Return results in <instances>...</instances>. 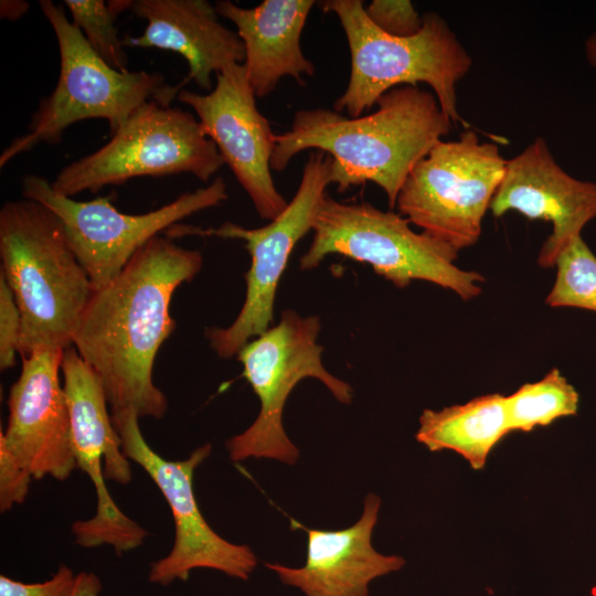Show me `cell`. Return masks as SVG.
I'll return each mask as SVG.
<instances>
[{"label": "cell", "instance_id": "cell-1", "mask_svg": "<svg viewBox=\"0 0 596 596\" xmlns=\"http://www.w3.org/2000/svg\"><path fill=\"white\" fill-rule=\"evenodd\" d=\"M200 251L157 235L123 270L93 289L73 337V347L99 376L110 412L132 409L139 418H162L164 393L153 382L157 353L172 334L174 291L201 270Z\"/></svg>", "mask_w": 596, "mask_h": 596}, {"label": "cell", "instance_id": "cell-2", "mask_svg": "<svg viewBox=\"0 0 596 596\" xmlns=\"http://www.w3.org/2000/svg\"><path fill=\"white\" fill-rule=\"evenodd\" d=\"M376 105L355 118L328 108L296 111L290 129L275 136L272 170L283 171L296 155L316 149L330 156L338 192L373 182L393 209L412 169L454 124L434 93L418 86L392 88Z\"/></svg>", "mask_w": 596, "mask_h": 596}, {"label": "cell", "instance_id": "cell-3", "mask_svg": "<svg viewBox=\"0 0 596 596\" xmlns=\"http://www.w3.org/2000/svg\"><path fill=\"white\" fill-rule=\"evenodd\" d=\"M0 258L22 318L19 355L73 345L93 285L57 215L26 198L7 201L0 209Z\"/></svg>", "mask_w": 596, "mask_h": 596}, {"label": "cell", "instance_id": "cell-4", "mask_svg": "<svg viewBox=\"0 0 596 596\" xmlns=\"http://www.w3.org/2000/svg\"><path fill=\"white\" fill-rule=\"evenodd\" d=\"M319 6L338 17L351 56L349 83L334 102L336 111L360 117L392 88L426 83L451 123L468 129L458 111L456 85L470 71L472 60L439 14L426 12L418 33L397 38L370 21L361 0H327Z\"/></svg>", "mask_w": 596, "mask_h": 596}, {"label": "cell", "instance_id": "cell-5", "mask_svg": "<svg viewBox=\"0 0 596 596\" xmlns=\"http://www.w3.org/2000/svg\"><path fill=\"white\" fill-rule=\"evenodd\" d=\"M39 6L56 38L60 75L51 94L40 100L28 131L1 152L0 168L39 143H58L63 132L82 120L105 119L113 135L146 102L170 105L179 93L159 73L110 67L66 18L61 4L40 0Z\"/></svg>", "mask_w": 596, "mask_h": 596}, {"label": "cell", "instance_id": "cell-6", "mask_svg": "<svg viewBox=\"0 0 596 596\" xmlns=\"http://www.w3.org/2000/svg\"><path fill=\"white\" fill-rule=\"evenodd\" d=\"M409 221L370 203H343L328 194L319 207L308 251L300 268H316L324 257L339 254L366 263L397 288L425 280L458 295L478 297L485 277L455 265L459 251L426 233H416Z\"/></svg>", "mask_w": 596, "mask_h": 596}, {"label": "cell", "instance_id": "cell-7", "mask_svg": "<svg viewBox=\"0 0 596 596\" xmlns=\"http://www.w3.org/2000/svg\"><path fill=\"white\" fill-rule=\"evenodd\" d=\"M223 164L215 143L193 114L148 100L108 142L65 166L51 187L57 194L73 198L138 177L191 173L205 182Z\"/></svg>", "mask_w": 596, "mask_h": 596}, {"label": "cell", "instance_id": "cell-8", "mask_svg": "<svg viewBox=\"0 0 596 596\" xmlns=\"http://www.w3.org/2000/svg\"><path fill=\"white\" fill-rule=\"evenodd\" d=\"M318 316H300L284 310L277 324L248 341L237 353L243 376L259 398L260 409L254 423L226 441L230 458H272L289 465L299 457V449L285 433L283 412L297 384L307 377L322 382L343 404H351L353 391L322 364V347L317 342Z\"/></svg>", "mask_w": 596, "mask_h": 596}, {"label": "cell", "instance_id": "cell-9", "mask_svg": "<svg viewBox=\"0 0 596 596\" xmlns=\"http://www.w3.org/2000/svg\"><path fill=\"white\" fill-rule=\"evenodd\" d=\"M331 158L312 152L304 166L299 187L284 211L269 224L246 228L225 222L219 227L201 228L175 224L166 231L170 238L216 236L241 240L251 255L245 274V301L235 320L225 328L212 327L205 337L221 359H231L252 339L272 327L278 283L296 244L312 230L326 189L331 184Z\"/></svg>", "mask_w": 596, "mask_h": 596}, {"label": "cell", "instance_id": "cell-10", "mask_svg": "<svg viewBox=\"0 0 596 596\" xmlns=\"http://www.w3.org/2000/svg\"><path fill=\"white\" fill-rule=\"evenodd\" d=\"M507 161L493 142L466 129L440 140L412 169L396 207L402 216L457 251L475 245L503 179Z\"/></svg>", "mask_w": 596, "mask_h": 596}, {"label": "cell", "instance_id": "cell-11", "mask_svg": "<svg viewBox=\"0 0 596 596\" xmlns=\"http://www.w3.org/2000/svg\"><path fill=\"white\" fill-rule=\"evenodd\" d=\"M23 198L46 206L61 220L70 245L86 270L93 289L110 283L135 253L147 242L181 220L227 200L223 178L207 187L184 192L157 210L126 214L111 202L110 195L77 201L60 195L45 178L25 174L21 180Z\"/></svg>", "mask_w": 596, "mask_h": 596}, {"label": "cell", "instance_id": "cell-12", "mask_svg": "<svg viewBox=\"0 0 596 596\" xmlns=\"http://www.w3.org/2000/svg\"><path fill=\"white\" fill-rule=\"evenodd\" d=\"M125 456L137 462L153 480L168 502L174 523L171 551L150 566L149 581L169 585L187 581L195 568H211L247 579L257 565L248 545H238L220 536L206 522L193 490L194 470L209 457L206 443L182 460H168L145 439L139 416L132 409L110 412Z\"/></svg>", "mask_w": 596, "mask_h": 596}, {"label": "cell", "instance_id": "cell-13", "mask_svg": "<svg viewBox=\"0 0 596 596\" xmlns=\"http://www.w3.org/2000/svg\"><path fill=\"white\" fill-rule=\"evenodd\" d=\"M61 372L76 466L89 477L97 496L96 513L75 521L72 532L79 546L110 545L119 556L142 545L148 535L116 505L105 483V478L129 483V459L108 412L103 383L73 345L64 350Z\"/></svg>", "mask_w": 596, "mask_h": 596}, {"label": "cell", "instance_id": "cell-14", "mask_svg": "<svg viewBox=\"0 0 596 596\" xmlns=\"http://www.w3.org/2000/svg\"><path fill=\"white\" fill-rule=\"evenodd\" d=\"M244 64L216 74L207 94L181 88L177 98L196 114L204 134L252 200L262 219L274 220L288 202L276 189L270 168L275 134L256 106Z\"/></svg>", "mask_w": 596, "mask_h": 596}, {"label": "cell", "instance_id": "cell-15", "mask_svg": "<svg viewBox=\"0 0 596 596\" xmlns=\"http://www.w3.org/2000/svg\"><path fill=\"white\" fill-rule=\"evenodd\" d=\"M64 350L42 347L22 356L20 375L9 392L8 424L0 440L33 479L65 480L77 468L60 381Z\"/></svg>", "mask_w": 596, "mask_h": 596}, {"label": "cell", "instance_id": "cell-16", "mask_svg": "<svg viewBox=\"0 0 596 596\" xmlns=\"http://www.w3.org/2000/svg\"><path fill=\"white\" fill-rule=\"evenodd\" d=\"M490 210L496 217L515 211L529 220L551 222L552 233L536 262L541 267H553L560 252L582 236L584 226L596 217V182L570 175L555 161L546 141L536 137L507 161Z\"/></svg>", "mask_w": 596, "mask_h": 596}, {"label": "cell", "instance_id": "cell-17", "mask_svg": "<svg viewBox=\"0 0 596 596\" xmlns=\"http://www.w3.org/2000/svg\"><path fill=\"white\" fill-rule=\"evenodd\" d=\"M380 498L369 493L361 518L351 526L326 531L310 529L291 520L292 528L307 533L306 562L300 567L266 566L280 581L299 588L306 596H369L370 583L401 570L405 560L376 552L371 543L377 522Z\"/></svg>", "mask_w": 596, "mask_h": 596}, {"label": "cell", "instance_id": "cell-18", "mask_svg": "<svg viewBox=\"0 0 596 596\" xmlns=\"http://www.w3.org/2000/svg\"><path fill=\"white\" fill-rule=\"evenodd\" d=\"M130 11L147 22L138 36L123 39L125 46L159 49L180 54L188 75L175 85L180 91L193 81L211 92L212 75L245 60L237 32L223 25L215 7L205 0H132Z\"/></svg>", "mask_w": 596, "mask_h": 596}, {"label": "cell", "instance_id": "cell-19", "mask_svg": "<svg viewBox=\"0 0 596 596\" xmlns=\"http://www.w3.org/2000/svg\"><path fill=\"white\" fill-rule=\"evenodd\" d=\"M315 4L313 0H265L251 9L230 0L214 4L219 15L236 26L256 97L272 94L283 77L304 85L302 75H313L315 65L304 55L300 36Z\"/></svg>", "mask_w": 596, "mask_h": 596}, {"label": "cell", "instance_id": "cell-20", "mask_svg": "<svg viewBox=\"0 0 596 596\" xmlns=\"http://www.w3.org/2000/svg\"><path fill=\"white\" fill-rule=\"evenodd\" d=\"M509 433L505 396L491 393L440 411L424 409L415 437L430 451L453 450L480 470Z\"/></svg>", "mask_w": 596, "mask_h": 596}, {"label": "cell", "instance_id": "cell-21", "mask_svg": "<svg viewBox=\"0 0 596 596\" xmlns=\"http://www.w3.org/2000/svg\"><path fill=\"white\" fill-rule=\"evenodd\" d=\"M579 394L556 368L540 381L525 383L505 396V412L511 432H532L554 421L576 415Z\"/></svg>", "mask_w": 596, "mask_h": 596}, {"label": "cell", "instance_id": "cell-22", "mask_svg": "<svg viewBox=\"0 0 596 596\" xmlns=\"http://www.w3.org/2000/svg\"><path fill=\"white\" fill-rule=\"evenodd\" d=\"M556 276L545 304L553 308L571 307L596 312V256L577 236L557 255Z\"/></svg>", "mask_w": 596, "mask_h": 596}, {"label": "cell", "instance_id": "cell-23", "mask_svg": "<svg viewBox=\"0 0 596 596\" xmlns=\"http://www.w3.org/2000/svg\"><path fill=\"white\" fill-rule=\"evenodd\" d=\"M64 4L71 13L72 22L97 55L110 67L120 72L128 71L125 45L115 25L119 13L109 1L64 0Z\"/></svg>", "mask_w": 596, "mask_h": 596}, {"label": "cell", "instance_id": "cell-24", "mask_svg": "<svg viewBox=\"0 0 596 596\" xmlns=\"http://www.w3.org/2000/svg\"><path fill=\"white\" fill-rule=\"evenodd\" d=\"M364 10L379 30L392 36H412L423 26V15L408 0H373Z\"/></svg>", "mask_w": 596, "mask_h": 596}, {"label": "cell", "instance_id": "cell-25", "mask_svg": "<svg viewBox=\"0 0 596 596\" xmlns=\"http://www.w3.org/2000/svg\"><path fill=\"white\" fill-rule=\"evenodd\" d=\"M22 318L14 295L0 274V368L2 371L15 365L19 354Z\"/></svg>", "mask_w": 596, "mask_h": 596}, {"label": "cell", "instance_id": "cell-26", "mask_svg": "<svg viewBox=\"0 0 596 596\" xmlns=\"http://www.w3.org/2000/svg\"><path fill=\"white\" fill-rule=\"evenodd\" d=\"M31 473L19 462L0 440V510L9 511L21 504L28 496Z\"/></svg>", "mask_w": 596, "mask_h": 596}, {"label": "cell", "instance_id": "cell-27", "mask_svg": "<svg viewBox=\"0 0 596 596\" xmlns=\"http://www.w3.org/2000/svg\"><path fill=\"white\" fill-rule=\"evenodd\" d=\"M76 575L66 565L42 583L26 584L1 575L0 596H72Z\"/></svg>", "mask_w": 596, "mask_h": 596}, {"label": "cell", "instance_id": "cell-28", "mask_svg": "<svg viewBox=\"0 0 596 596\" xmlns=\"http://www.w3.org/2000/svg\"><path fill=\"white\" fill-rule=\"evenodd\" d=\"M102 582L94 573L81 572L76 575L72 596H98Z\"/></svg>", "mask_w": 596, "mask_h": 596}, {"label": "cell", "instance_id": "cell-29", "mask_svg": "<svg viewBox=\"0 0 596 596\" xmlns=\"http://www.w3.org/2000/svg\"><path fill=\"white\" fill-rule=\"evenodd\" d=\"M30 3L24 0H1L0 17L10 21L21 19L29 10Z\"/></svg>", "mask_w": 596, "mask_h": 596}, {"label": "cell", "instance_id": "cell-30", "mask_svg": "<svg viewBox=\"0 0 596 596\" xmlns=\"http://www.w3.org/2000/svg\"><path fill=\"white\" fill-rule=\"evenodd\" d=\"M585 53L588 63L596 67V32H594L585 42Z\"/></svg>", "mask_w": 596, "mask_h": 596}]
</instances>
